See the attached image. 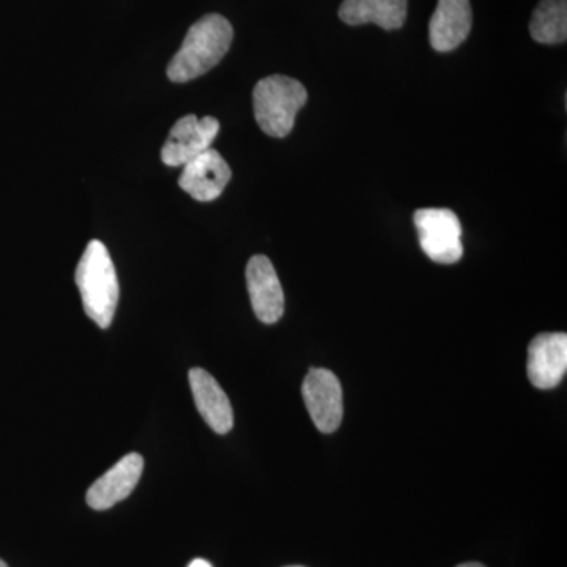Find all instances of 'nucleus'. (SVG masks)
Here are the masks:
<instances>
[{
  "label": "nucleus",
  "instance_id": "obj_1",
  "mask_svg": "<svg viewBox=\"0 0 567 567\" xmlns=\"http://www.w3.org/2000/svg\"><path fill=\"white\" fill-rule=\"evenodd\" d=\"M234 29L221 14H207L189 28L181 50L174 55L167 76L173 82H188L215 69L229 51Z\"/></svg>",
  "mask_w": 567,
  "mask_h": 567
},
{
  "label": "nucleus",
  "instance_id": "obj_2",
  "mask_svg": "<svg viewBox=\"0 0 567 567\" xmlns=\"http://www.w3.org/2000/svg\"><path fill=\"white\" fill-rule=\"evenodd\" d=\"M74 281L80 289L82 305L89 319L103 330L110 328L117 309L121 289L111 254L102 241L92 240L87 245L78 264Z\"/></svg>",
  "mask_w": 567,
  "mask_h": 567
},
{
  "label": "nucleus",
  "instance_id": "obj_3",
  "mask_svg": "<svg viewBox=\"0 0 567 567\" xmlns=\"http://www.w3.org/2000/svg\"><path fill=\"white\" fill-rule=\"evenodd\" d=\"M306 102L305 85L284 74L264 78L254 87V115L260 130L271 137H286L292 132L295 118Z\"/></svg>",
  "mask_w": 567,
  "mask_h": 567
},
{
  "label": "nucleus",
  "instance_id": "obj_4",
  "mask_svg": "<svg viewBox=\"0 0 567 567\" xmlns=\"http://www.w3.org/2000/svg\"><path fill=\"white\" fill-rule=\"evenodd\" d=\"M420 245L436 264H456L464 256L462 226L457 215L447 208H421L413 216Z\"/></svg>",
  "mask_w": 567,
  "mask_h": 567
},
{
  "label": "nucleus",
  "instance_id": "obj_5",
  "mask_svg": "<svg viewBox=\"0 0 567 567\" xmlns=\"http://www.w3.org/2000/svg\"><path fill=\"white\" fill-rule=\"evenodd\" d=\"M303 399L309 415L323 434L338 431L344 416L342 386L328 369H311L303 382Z\"/></svg>",
  "mask_w": 567,
  "mask_h": 567
},
{
  "label": "nucleus",
  "instance_id": "obj_6",
  "mask_svg": "<svg viewBox=\"0 0 567 567\" xmlns=\"http://www.w3.org/2000/svg\"><path fill=\"white\" fill-rule=\"evenodd\" d=\"M218 133L219 122L215 117L197 118L193 114L185 115L175 123L167 136L162 151L163 163L171 167L185 166L208 151Z\"/></svg>",
  "mask_w": 567,
  "mask_h": 567
},
{
  "label": "nucleus",
  "instance_id": "obj_7",
  "mask_svg": "<svg viewBox=\"0 0 567 567\" xmlns=\"http://www.w3.org/2000/svg\"><path fill=\"white\" fill-rule=\"evenodd\" d=\"M233 177L229 164L218 152L208 148L183 166L178 185L199 203H212L221 196Z\"/></svg>",
  "mask_w": 567,
  "mask_h": 567
},
{
  "label": "nucleus",
  "instance_id": "obj_8",
  "mask_svg": "<svg viewBox=\"0 0 567 567\" xmlns=\"http://www.w3.org/2000/svg\"><path fill=\"white\" fill-rule=\"evenodd\" d=\"M246 284L257 319L267 324L278 322L284 315V290L268 257H251L246 267Z\"/></svg>",
  "mask_w": 567,
  "mask_h": 567
},
{
  "label": "nucleus",
  "instance_id": "obj_9",
  "mask_svg": "<svg viewBox=\"0 0 567 567\" xmlns=\"http://www.w3.org/2000/svg\"><path fill=\"white\" fill-rule=\"evenodd\" d=\"M567 371L566 333L536 336L528 347L529 382L539 390H551L561 383Z\"/></svg>",
  "mask_w": 567,
  "mask_h": 567
},
{
  "label": "nucleus",
  "instance_id": "obj_10",
  "mask_svg": "<svg viewBox=\"0 0 567 567\" xmlns=\"http://www.w3.org/2000/svg\"><path fill=\"white\" fill-rule=\"evenodd\" d=\"M144 472L141 454H126L110 472L104 473L87 492V505L95 511H106L132 495Z\"/></svg>",
  "mask_w": 567,
  "mask_h": 567
},
{
  "label": "nucleus",
  "instance_id": "obj_11",
  "mask_svg": "<svg viewBox=\"0 0 567 567\" xmlns=\"http://www.w3.org/2000/svg\"><path fill=\"white\" fill-rule=\"evenodd\" d=\"M473 11L470 0H439L429 24V39L439 52L456 50L470 35Z\"/></svg>",
  "mask_w": 567,
  "mask_h": 567
},
{
  "label": "nucleus",
  "instance_id": "obj_12",
  "mask_svg": "<svg viewBox=\"0 0 567 567\" xmlns=\"http://www.w3.org/2000/svg\"><path fill=\"white\" fill-rule=\"evenodd\" d=\"M194 402L205 423L216 434H227L234 427V410L229 398L219 383L205 369L194 368L189 371Z\"/></svg>",
  "mask_w": 567,
  "mask_h": 567
},
{
  "label": "nucleus",
  "instance_id": "obj_13",
  "mask_svg": "<svg viewBox=\"0 0 567 567\" xmlns=\"http://www.w3.org/2000/svg\"><path fill=\"white\" fill-rule=\"evenodd\" d=\"M409 0H344L339 18L349 25L377 24L385 31L404 25Z\"/></svg>",
  "mask_w": 567,
  "mask_h": 567
},
{
  "label": "nucleus",
  "instance_id": "obj_14",
  "mask_svg": "<svg viewBox=\"0 0 567 567\" xmlns=\"http://www.w3.org/2000/svg\"><path fill=\"white\" fill-rule=\"evenodd\" d=\"M533 40L543 44L565 43L567 39V0H540L529 21Z\"/></svg>",
  "mask_w": 567,
  "mask_h": 567
},
{
  "label": "nucleus",
  "instance_id": "obj_15",
  "mask_svg": "<svg viewBox=\"0 0 567 567\" xmlns=\"http://www.w3.org/2000/svg\"><path fill=\"white\" fill-rule=\"evenodd\" d=\"M188 567H212L210 563L205 561V559H194L192 565Z\"/></svg>",
  "mask_w": 567,
  "mask_h": 567
},
{
  "label": "nucleus",
  "instance_id": "obj_16",
  "mask_svg": "<svg viewBox=\"0 0 567 567\" xmlns=\"http://www.w3.org/2000/svg\"><path fill=\"white\" fill-rule=\"evenodd\" d=\"M457 567H486V566L480 565V563H465V565H458Z\"/></svg>",
  "mask_w": 567,
  "mask_h": 567
},
{
  "label": "nucleus",
  "instance_id": "obj_17",
  "mask_svg": "<svg viewBox=\"0 0 567 567\" xmlns=\"http://www.w3.org/2000/svg\"><path fill=\"white\" fill-rule=\"evenodd\" d=\"M0 567H9L6 565V563L2 561V559H0Z\"/></svg>",
  "mask_w": 567,
  "mask_h": 567
}]
</instances>
